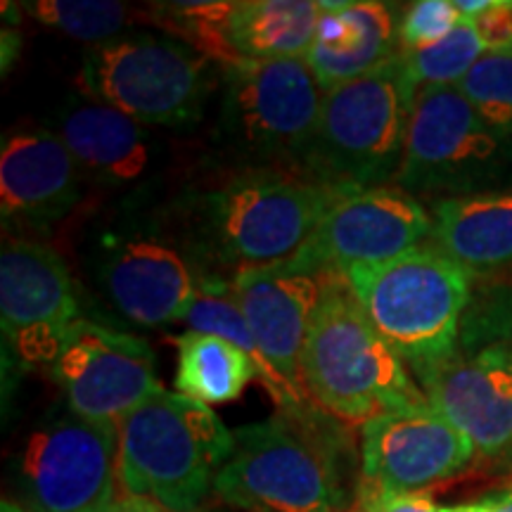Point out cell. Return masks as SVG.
Segmentation results:
<instances>
[{"instance_id": "1", "label": "cell", "mask_w": 512, "mask_h": 512, "mask_svg": "<svg viewBox=\"0 0 512 512\" xmlns=\"http://www.w3.org/2000/svg\"><path fill=\"white\" fill-rule=\"evenodd\" d=\"M339 192L285 169H233L185 202L178 228L202 278L292 259L309 245Z\"/></svg>"}, {"instance_id": "2", "label": "cell", "mask_w": 512, "mask_h": 512, "mask_svg": "<svg viewBox=\"0 0 512 512\" xmlns=\"http://www.w3.org/2000/svg\"><path fill=\"white\" fill-rule=\"evenodd\" d=\"M299 377L306 399L344 425H366L427 401L406 361L370 323L349 280L330 271L306 332Z\"/></svg>"}, {"instance_id": "3", "label": "cell", "mask_w": 512, "mask_h": 512, "mask_svg": "<svg viewBox=\"0 0 512 512\" xmlns=\"http://www.w3.org/2000/svg\"><path fill=\"white\" fill-rule=\"evenodd\" d=\"M233 448L235 434L207 403L162 387L119 422V482L128 496L195 512Z\"/></svg>"}, {"instance_id": "4", "label": "cell", "mask_w": 512, "mask_h": 512, "mask_svg": "<svg viewBox=\"0 0 512 512\" xmlns=\"http://www.w3.org/2000/svg\"><path fill=\"white\" fill-rule=\"evenodd\" d=\"M375 330L422 380L456 354L470 273L432 245L344 273Z\"/></svg>"}, {"instance_id": "5", "label": "cell", "mask_w": 512, "mask_h": 512, "mask_svg": "<svg viewBox=\"0 0 512 512\" xmlns=\"http://www.w3.org/2000/svg\"><path fill=\"white\" fill-rule=\"evenodd\" d=\"M418 88L401 57L325 91L306 176L337 192L394 185Z\"/></svg>"}, {"instance_id": "6", "label": "cell", "mask_w": 512, "mask_h": 512, "mask_svg": "<svg viewBox=\"0 0 512 512\" xmlns=\"http://www.w3.org/2000/svg\"><path fill=\"white\" fill-rule=\"evenodd\" d=\"M325 88L304 57L223 69L216 138L235 169L306 174Z\"/></svg>"}, {"instance_id": "7", "label": "cell", "mask_w": 512, "mask_h": 512, "mask_svg": "<svg viewBox=\"0 0 512 512\" xmlns=\"http://www.w3.org/2000/svg\"><path fill=\"white\" fill-rule=\"evenodd\" d=\"M394 185L432 204L512 190V136L486 124L456 86L425 88Z\"/></svg>"}, {"instance_id": "8", "label": "cell", "mask_w": 512, "mask_h": 512, "mask_svg": "<svg viewBox=\"0 0 512 512\" xmlns=\"http://www.w3.org/2000/svg\"><path fill=\"white\" fill-rule=\"evenodd\" d=\"M214 64L176 38L121 36L83 55L79 88L143 126L183 128L202 119Z\"/></svg>"}, {"instance_id": "9", "label": "cell", "mask_w": 512, "mask_h": 512, "mask_svg": "<svg viewBox=\"0 0 512 512\" xmlns=\"http://www.w3.org/2000/svg\"><path fill=\"white\" fill-rule=\"evenodd\" d=\"M214 491L245 512H344L347 503L330 451L294 415L240 427Z\"/></svg>"}, {"instance_id": "10", "label": "cell", "mask_w": 512, "mask_h": 512, "mask_svg": "<svg viewBox=\"0 0 512 512\" xmlns=\"http://www.w3.org/2000/svg\"><path fill=\"white\" fill-rule=\"evenodd\" d=\"M93 278L119 316L140 328H159L185 318L202 271L181 228L126 219L95 242Z\"/></svg>"}, {"instance_id": "11", "label": "cell", "mask_w": 512, "mask_h": 512, "mask_svg": "<svg viewBox=\"0 0 512 512\" xmlns=\"http://www.w3.org/2000/svg\"><path fill=\"white\" fill-rule=\"evenodd\" d=\"M119 425L53 413L24 441L15 486L29 512H105L117 501Z\"/></svg>"}, {"instance_id": "12", "label": "cell", "mask_w": 512, "mask_h": 512, "mask_svg": "<svg viewBox=\"0 0 512 512\" xmlns=\"http://www.w3.org/2000/svg\"><path fill=\"white\" fill-rule=\"evenodd\" d=\"M64 403L79 418L119 425L162 389L155 351L143 337L79 318L48 366Z\"/></svg>"}, {"instance_id": "13", "label": "cell", "mask_w": 512, "mask_h": 512, "mask_svg": "<svg viewBox=\"0 0 512 512\" xmlns=\"http://www.w3.org/2000/svg\"><path fill=\"white\" fill-rule=\"evenodd\" d=\"M79 318V297L62 256L41 240L5 238L0 252L5 349L27 366H50Z\"/></svg>"}, {"instance_id": "14", "label": "cell", "mask_w": 512, "mask_h": 512, "mask_svg": "<svg viewBox=\"0 0 512 512\" xmlns=\"http://www.w3.org/2000/svg\"><path fill=\"white\" fill-rule=\"evenodd\" d=\"M475 446L430 401L368 420L361 430L358 494H415L448 482L475 460Z\"/></svg>"}, {"instance_id": "15", "label": "cell", "mask_w": 512, "mask_h": 512, "mask_svg": "<svg viewBox=\"0 0 512 512\" xmlns=\"http://www.w3.org/2000/svg\"><path fill=\"white\" fill-rule=\"evenodd\" d=\"M432 235V211L396 185L339 192L302 252L320 271L349 273L420 247Z\"/></svg>"}, {"instance_id": "16", "label": "cell", "mask_w": 512, "mask_h": 512, "mask_svg": "<svg viewBox=\"0 0 512 512\" xmlns=\"http://www.w3.org/2000/svg\"><path fill=\"white\" fill-rule=\"evenodd\" d=\"M304 252L280 264L247 268L230 278L233 297L259 344L261 356L287 389L306 403L299 358L316 311L323 275Z\"/></svg>"}, {"instance_id": "17", "label": "cell", "mask_w": 512, "mask_h": 512, "mask_svg": "<svg viewBox=\"0 0 512 512\" xmlns=\"http://www.w3.org/2000/svg\"><path fill=\"white\" fill-rule=\"evenodd\" d=\"M427 401L470 439L477 456L512 460V344L453 354L420 380Z\"/></svg>"}, {"instance_id": "18", "label": "cell", "mask_w": 512, "mask_h": 512, "mask_svg": "<svg viewBox=\"0 0 512 512\" xmlns=\"http://www.w3.org/2000/svg\"><path fill=\"white\" fill-rule=\"evenodd\" d=\"M83 176L53 128H19L0 145L3 226L46 230L81 200Z\"/></svg>"}, {"instance_id": "19", "label": "cell", "mask_w": 512, "mask_h": 512, "mask_svg": "<svg viewBox=\"0 0 512 512\" xmlns=\"http://www.w3.org/2000/svg\"><path fill=\"white\" fill-rule=\"evenodd\" d=\"M401 10L377 3H320L306 64L325 91L373 74L401 53Z\"/></svg>"}, {"instance_id": "20", "label": "cell", "mask_w": 512, "mask_h": 512, "mask_svg": "<svg viewBox=\"0 0 512 512\" xmlns=\"http://www.w3.org/2000/svg\"><path fill=\"white\" fill-rule=\"evenodd\" d=\"M53 131L72 152L81 176L119 190L140 181L152 162L150 133L128 114L81 98L57 112Z\"/></svg>"}, {"instance_id": "21", "label": "cell", "mask_w": 512, "mask_h": 512, "mask_svg": "<svg viewBox=\"0 0 512 512\" xmlns=\"http://www.w3.org/2000/svg\"><path fill=\"white\" fill-rule=\"evenodd\" d=\"M430 245L470 275L512 266V190L434 202Z\"/></svg>"}, {"instance_id": "22", "label": "cell", "mask_w": 512, "mask_h": 512, "mask_svg": "<svg viewBox=\"0 0 512 512\" xmlns=\"http://www.w3.org/2000/svg\"><path fill=\"white\" fill-rule=\"evenodd\" d=\"M318 19L316 0H240L226 22L230 55L235 64L306 57Z\"/></svg>"}, {"instance_id": "23", "label": "cell", "mask_w": 512, "mask_h": 512, "mask_svg": "<svg viewBox=\"0 0 512 512\" xmlns=\"http://www.w3.org/2000/svg\"><path fill=\"white\" fill-rule=\"evenodd\" d=\"M178 363L174 387L178 394L216 406L235 401L249 382L259 380L252 356L228 339L188 330L174 339Z\"/></svg>"}, {"instance_id": "24", "label": "cell", "mask_w": 512, "mask_h": 512, "mask_svg": "<svg viewBox=\"0 0 512 512\" xmlns=\"http://www.w3.org/2000/svg\"><path fill=\"white\" fill-rule=\"evenodd\" d=\"M183 323H188V328L195 332H207V335L228 339L235 347H240L245 354L252 356L256 368H259V382L271 392L273 399L283 408H287V411L302 413L306 403L299 401L297 396L287 389V384L273 373L271 366L266 363V358L261 356L259 344H256L252 330H249L247 320L242 316L238 302H235L230 280L202 278L195 299H192L190 309L185 313Z\"/></svg>"}, {"instance_id": "25", "label": "cell", "mask_w": 512, "mask_h": 512, "mask_svg": "<svg viewBox=\"0 0 512 512\" xmlns=\"http://www.w3.org/2000/svg\"><path fill=\"white\" fill-rule=\"evenodd\" d=\"M486 55L475 22L463 17L451 34L420 50L399 53L403 67L418 91L441 86H458L470 69Z\"/></svg>"}, {"instance_id": "26", "label": "cell", "mask_w": 512, "mask_h": 512, "mask_svg": "<svg viewBox=\"0 0 512 512\" xmlns=\"http://www.w3.org/2000/svg\"><path fill=\"white\" fill-rule=\"evenodd\" d=\"M24 8L36 22L93 46L124 36L131 17V10L124 3H112V0H38Z\"/></svg>"}, {"instance_id": "27", "label": "cell", "mask_w": 512, "mask_h": 512, "mask_svg": "<svg viewBox=\"0 0 512 512\" xmlns=\"http://www.w3.org/2000/svg\"><path fill=\"white\" fill-rule=\"evenodd\" d=\"M456 88L486 124L512 136V53H486Z\"/></svg>"}, {"instance_id": "28", "label": "cell", "mask_w": 512, "mask_h": 512, "mask_svg": "<svg viewBox=\"0 0 512 512\" xmlns=\"http://www.w3.org/2000/svg\"><path fill=\"white\" fill-rule=\"evenodd\" d=\"M463 15L451 0H418L401 10L399 48L401 53L420 50L441 41L458 27Z\"/></svg>"}, {"instance_id": "29", "label": "cell", "mask_w": 512, "mask_h": 512, "mask_svg": "<svg viewBox=\"0 0 512 512\" xmlns=\"http://www.w3.org/2000/svg\"><path fill=\"white\" fill-rule=\"evenodd\" d=\"M472 22L486 53H512V0H496L494 8Z\"/></svg>"}, {"instance_id": "30", "label": "cell", "mask_w": 512, "mask_h": 512, "mask_svg": "<svg viewBox=\"0 0 512 512\" xmlns=\"http://www.w3.org/2000/svg\"><path fill=\"white\" fill-rule=\"evenodd\" d=\"M361 512H439L427 491L415 494H358Z\"/></svg>"}, {"instance_id": "31", "label": "cell", "mask_w": 512, "mask_h": 512, "mask_svg": "<svg viewBox=\"0 0 512 512\" xmlns=\"http://www.w3.org/2000/svg\"><path fill=\"white\" fill-rule=\"evenodd\" d=\"M105 512H169L164 510L162 505L150 501V498H140V496H121L114 501L110 508Z\"/></svg>"}, {"instance_id": "32", "label": "cell", "mask_w": 512, "mask_h": 512, "mask_svg": "<svg viewBox=\"0 0 512 512\" xmlns=\"http://www.w3.org/2000/svg\"><path fill=\"white\" fill-rule=\"evenodd\" d=\"M494 3L496 0H453L456 10L467 19H477L479 15H484L486 10L494 8Z\"/></svg>"}, {"instance_id": "33", "label": "cell", "mask_w": 512, "mask_h": 512, "mask_svg": "<svg viewBox=\"0 0 512 512\" xmlns=\"http://www.w3.org/2000/svg\"><path fill=\"white\" fill-rule=\"evenodd\" d=\"M482 501L489 503L491 508L498 512H512V484L505 491H498L494 496H486Z\"/></svg>"}, {"instance_id": "34", "label": "cell", "mask_w": 512, "mask_h": 512, "mask_svg": "<svg viewBox=\"0 0 512 512\" xmlns=\"http://www.w3.org/2000/svg\"><path fill=\"white\" fill-rule=\"evenodd\" d=\"M460 512H498L491 508L489 503L484 501H477V503H467V505H460Z\"/></svg>"}, {"instance_id": "35", "label": "cell", "mask_w": 512, "mask_h": 512, "mask_svg": "<svg viewBox=\"0 0 512 512\" xmlns=\"http://www.w3.org/2000/svg\"><path fill=\"white\" fill-rule=\"evenodd\" d=\"M0 512H29V510H24L22 505L19 503H10V501H3V508H0Z\"/></svg>"}, {"instance_id": "36", "label": "cell", "mask_w": 512, "mask_h": 512, "mask_svg": "<svg viewBox=\"0 0 512 512\" xmlns=\"http://www.w3.org/2000/svg\"><path fill=\"white\" fill-rule=\"evenodd\" d=\"M439 512H460V505H458V508H441Z\"/></svg>"}, {"instance_id": "37", "label": "cell", "mask_w": 512, "mask_h": 512, "mask_svg": "<svg viewBox=\"0 0 512 512\" xmlns=\"http://www.w3.org/2000/svg\"><path fill=\"white\" fill-rule=\"evenodd\" d=\"M356 512H361V510H356Z\"/></svg>"}]
</instances>
